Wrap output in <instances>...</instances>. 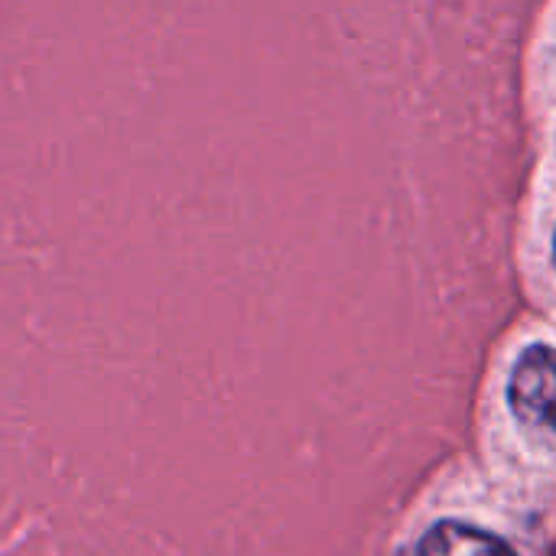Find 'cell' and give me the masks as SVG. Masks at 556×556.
Wrapping results in <instances>:
<instances>
[{"mask_svg":"<svg viewBox=\"0 0 556 556\" xmlns=\"http://www.w3.org/2000/svg\"><path fill=\"white\" fill-rule=\"evenodd\" d=\"M511 410L521 430L547 453H556V352L528 349L511 375Z\"/></svg>","mask_w":556,"mask_h":556,"instance_id":"cell-1","label":"cell"},{"mask_svg":"<svg viewBox=\"0 0 556 556\" xmlns=\"http://www.w3.org/2000/svg\"><path fill=\"white\" fill-rule=\"evenodd\" d=\"M420 556H515V551L495 534L459 521H443L424 538Z\"/></svg>","mask_w":556,"mask_h":556,"instance_id":"cell-2","label":"cell"}]
</instances>
